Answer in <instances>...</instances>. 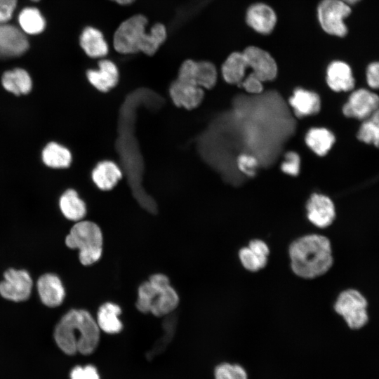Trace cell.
<instances>
[{
    "label": "cell",
    "mask_w": 379,
    "mask_h": 379,
    "mask_svg": "<svg viewBox=\"0 0 379 379\" xmlns=\"http://www.w3.org/2000/svg\"><path fill=\"white\" fill-rule=\"evenodd\" d=\"M58 347L65 354L93 353L100 340V328L85 310L72 309L57 324L53 333Z\"/></svg>",
    "instance_id": "6da1fadb"
},
{
    "label": "cell",
    "mask_w": 379,
    "mask_h": 379,
    "mask_svg": "<svg viewBox=\"0 0 379 379\" xmlns=\"http://www.w3.org/2000/svg\"><path fill=\"white\" fill-rule=\"evenodd\" d=\"M148 20L144 15L136 14L123 21L113 36V46L121 54L142 52L152 56L159 50L167 37V31L162 23H155L149 32H145Z\"/></svg>",
    "instance_id": "7a4b0ae2"
},
{
    "label": "cell",
    "mask_w": 379,
    "mask_h": 379,
    "mask_svg": "<svg viewBox=\"0 0 379 379\" xmlns=\"http://www.w3.org/2000/svg\"><path fill=\"white\" fill-rule=\"evenodd\" d=\"M293 272L304 279H314L328 271L333 265L329 239L319 234L301 237L288 249Z\"/></svg>",
    "instance_id": "3957f363"
},
{
    "label": "cell",
    "mask_w": 379,
    "mask_h": 379,
    "mask_svg": "<svg viewBox=\"0 0 379 379\" xmlns=\"http://www.w3.org/2000/svg\"><path fill=\"white\" fill-rule=\"evenodd\" d=\"M179 304V296L168 277L161 273L150 276L138 287L136 308L142 313L156 317L171 314Z\"/></svg>",
    "instance_id": "277c9868"
},
{
    "label": "cell",
    "mask_w": 379,
    "mask_h": 379,
    "mask_svg": "<svg viewBox=\"0 0 379 379\" xmlns=\"http://www.w3.org/2000/svg\"><path fill=\"white\" fill-rule=\"evenodd\" d=\"M67 247L79 251V260L91 265L100 260L102 253V234L99 226L91 221L80 220L70 229L65 240Z\"/></svg>",
    "instance_id": "5b68a950"
},
{
    "label": "cell",
    "mask_w": 379,
    "mask_h": 379,
    "mask_svg": "<svg viewBox=\"0 0 379 379\" xmlns=\"http://www.w3.org/2000/svg\"><path fill=\"white\" fill-rule=\"evenodd\" d=\"M367 306L366 298L359 291L350 288L339 294L334 310L350 328L359 329L368 321Z\"/></svg>",
    "instance_id": "8992f818"
},
{
    "label": "cell",
    "mask_w": 379,
    "mask_h": 379,
    "mask_svg": "<svg viewBox=\"0 0 379 379\" xmlns=\"http://www.w3.org/2000/svg\"><path fill=\"white\" fill-rule=\"evenodd\" d=\"M351 8L341 0H324L318 8V16L322 28L327 33L343 37L347 33L344 19Z\"/></svg>",
    "instance_id": "52a82bcc"
},
{
    "label": "cell",
    "mask_w": 379,
    "mask_h": 379,
    "mask_svg": "<svg viewBox=\"0 0 379 379\" xmlns=\"http://www.w3.org/2000/svg\"><path fill=\"white\" fill-rule=\"evenodd\" d=\"M33 287V281L25 270L8 269L0 282V295L6 300L13 302L27 300Z\"/></svg>",
    "instance_id": "ba28073f"
},
{
    "label": "cell",
    "mask_w": 379,
    "mask_h": 379,
    "mask_svg": "<svg viewBox=\"0 0 379 379\" xmlns=\"http://www.w3.org/2000/svg\"><path fill=\"white\" fill-rule=\"evenodd\" d=\"M379 109V95L367 88L353 91L343 107V114L348 118L364 121Z\"/></svg>",
    "instance_id": "9c48e42d"
},
{
    "label": "cell",
    "mask_w": 379,
    "mask_h": 379,
    "mask_svg": "<svg viewBox=\"0 0 379 379\" xmlns=\"http://www.w3.org/2000/svg\"><path fill=\"white\" fill-rule=\"evenodd\" d=\"M30 46L27 36L10 22L0 23V58H14L25 54Z\"/></svg>",
    "instance_id": "30bf717a"
},
{
    "label": "cell",
    "mask_w": 379,
    "mask_h": 379,
    "mask_svg": "<svg viewBox=\"0 0 379 379\" xmlns=\"http://www.w3.org/2000/svg\"><path fill=\"white\" fill-rule=\"evenodd\" d=\"M306 209L310 222L319 228L328 227L335 218L333 202L324 194L315 193L311 195L307 203Z\"/></svg>",
    "instance_id": "8fae6325"
},
{
    "label": "cell",
    "mask_w": 379,
    "mask_h": 379,
    "mask_svg": "<svg viewBox=\"0 0 379 379\" xmlns=\"http://www.w3.org/2000/svg\"><path fill=\"white\" fill-rule=\"evenodd\" d=\"M248 67L253 69L260 81H267L275 78L277 67L274 60L265 51L255 46L248 47L243 53Z\"/></svg>",
    "instance_id": "7c38bea8"
},
{
    "label": "cell",
    "mask_w": 379,
    "mask_h": 379,
    "mask_svg": "<svg viewBox=\"0 0 379 379\" xmlns=\"http://www.w3.org/2000/svg\"><path fill=\"white\" fill-rule=\"evenodd\" d=\"M170 98L178 107L187 110L197 108L204 97V89L197 85L180 81L175 79L170 85Z\"/></svg>",
    "instance_id": "4fadbf2b"
},
{
    "label": "cell",
    "mask_w": 379,
    "mask_h": 379,
    "mask_svg": "<svg viewBox=\"0 0 379 379\" xmlns=\"http://www.w3.org/2000/svg\"><path fill=\"white\" fill-rule=\"evenodd\" d=\"M36 289L41 302L48 307L60 305L65 297V290L60 277L53 273H45L36 281Z\"/></svg>",
    "instance_id": "5bb4252c"
},
{
    "label": "cell",
    "mask_w": 379,
    "mask_h": 379,
    "mask_svg": "<svg viewBox=\"0 0 379 379\" xmlns=\"http://www.w3.org/2000/svg\"><path fill=\"white\" fill-rule=\"evenodd\" d=\"M86 78L90 84L101 93H107L114 88L119 79L117 65L111 60L103 59L98 62V69H89Z\"/></svg>",
    "instance_id": "9a60e30c"
},
{
    "label": "cell",
    "mask_w": 379,
    "mask_h": 379,
    "mask_svg": "<svg viewBox=\"0 0 379 379\" xmlns=\"http://www.w3.org/2000/svg\"><path fill=\"white\" fill-rule=\"evenodd\" d=\"M269 254L270 249L265 241L253 239L248 246L240 249L239 258L246 270L257 272L265 267Z\"/></svg>",
    "instance_id": "2e32d148"
},
{
    "label": "cell",
    "mask_w": 379,
    "mask_h": 379,
    "mask_svg": "<svg viewBox=\"0 0 379 379\" xmlns=\"http://www.w3.org/2000/svg\"><path fill=\"white\" fill-rule=\"evenodd\" d=\"M326 83L335 92H348L354 89L355 79L350 66L343 61H333L326 70Z\"/></svg>",
    "instance_id": "e0dca14e"
},
{
    "label": "cell",
    "mask_w": 379,
    "mask_h": 379,
    "mask_svg": "<svg viewBox=\"0 0 379 379\" xmlns=\"http://www.w3.org/2000/svg\"><path fill=\"white\" fill-rule=\"evenodd\" d=\"M4 89L15 96L28 95L33 88V80L25 68L17 67L4 72L1 77Z\"/></svg>",
    "instance_id": "ac0fdd59"
},
{
    "label": "cell",
    "mask_w": 379,
    "mask_h": 379,
    "mask_svg": "<svg viewBox=\"0 0 379 379\" xmlns=\"http://www.w3.org/2000/svg\"><path fill=\"white\" fill-rule=\"evenodd\" d=\"M122 178V171L119 166L112 161L99 162L91 173L94 184L101 190H112Z\"/></svg>",
    "instance_id": "d6986e66"
},
{
    "label": "cell",
    "mask_w": 379,
    "mask_h": 379,
    "mask_svg": "<svg viewBox=\"0 0 379 379\" xmlns=\"http://www.w3.org/2000/svg\"><path fill=\"white\" fill-rule=\"evenodd\" d=\"M79 44L85 53L92 58H103L109 51L102 32L91 26L86 27L81 32Z\"/></svg>",
    "instance_id": "ffe728a7"
},
{
    "label": "cell",
    "mask_w": 379,
    "mask_h": 379,
    "mask_svg": "<svg viewBox=\"0 0 379 379\" xmlns=\"http://www.w3.org/2000/svg\"><path fill=\"white\" fill-rule=\"evenodd\" d=\"M41 158L46 166L53 169L67 168L72 162L71 151L55 141L46 144L41 150Z\"/></svg>",
    "instance_id": "44dd1931"
},
{
    "label": "cell",
    "mask_w": 379,
    "mask_h": 379,
    "mask_svg": "<svg viewBox=\"0 0 379 379\" xmlns=\"http://www.w3.org/2000/svg\"><path fill=\"white\" fill-rule=\"evenodd\" d=\"M18 24L19 28L27 36H36L45 31L47 22L39 8L35 6H26L18 14Z\"/></svg>",
    "instance_id": "7402d4cb"
},
{
    "label": "cell",
    "mask_w": 379,
    "mask_h": 379,
    "mask_svg": "<svg viewBox=\"0 0 379 379\" xmlns=\"http://www.w3.org/2000/svg\"><path fill=\"white\" fill-rule=\"evenodd\" d=\"M289 103L297 117H305L318 113L321 108V100L318 94L298 88L289 99Z\"/></svg>",
    "instance_id": "603a6c76"
},
{
    "label": "cell",
    "mask_w": 379,
    "mask_h": 379,
    "mask_svg": "<svg viewBox=\"0 0 379 379\" xmlns=\"http://www.w3.org/2000/svg\"><path fill=\"white\" fill-rule=\"evenodd\" d=\"M59 208L65 218L78 222L86 214V206L74 189L66 190L59 198Z\"/></svg>",
    "instance_id": "cb8c5ba5"
},
{
    "label": "cell",
    "mask_w": 379,
    "mask_h": 379,
    "mask_svg": "<svg viewBox=\"0 0 379 379\" xmlns=\"http://www.w3.org/2000/svg\"><path fill=\"white\" fill-rule=\"evenodd\" d=\"M246 18L248 25L262 34L270 32L276 23V15L273 10L262 4L252 6L248 11Z\"/></svg>",
    "instance_id": "d4e9b609"
},
{
    "label": "cell",
    "mask_w": 379,
    "mask_h": 379,
    "mask_svg": "<svg viewBox=\"0 0 379 379\" xmlns=\"http://www.w3.org/2000/svg\"><path fill=\"white\" fill-rule=\"evenodd\" d=\"M121 313L119 305L109 302L102 304L97 314L96 322L100 329L109 334L121 332L123 328V324L119 318Z\"/></svg>",
    "instance_id": "484cf974"
},
{
    "label": "cell",
    "mask_w": 379,
    "mask_h": 379,
    "mask_svg": "<svg viewBox=\"0 0 379 379\" xmlns=\"http://www.w3.org/2000/svg\"><path fill=\"white\" fill-rule=\"evenodd\" d=\"M307 146L319 156H325L335 142L333 133L324 128L310 129L305 138Z\"/></svg>",
    "instance_id": "4316f807"
},
{
    "label": "cell",
    "mask_w": 379,
    "mask_h": 379,
    "mask_svg": "<svg viewBox=\"0 0 379 379\" xmlns=\"http://www.w3.org/2000/svg\"><path fill=\"white\" fill-rule=\"evenodd\" d=\"M246 68L248 65L243 53H233L224 62L222 74L227 83L239 84L244 79Z\"/></svg>",
    "instance_id": "83f0119b"
},
{
    "label": "cell",
    "mask_w": 379,
    "mask_h": 379,
    "mask_svg": "<svg viewBox=\"0 0 379 379\" xmlns=\"http://www.w3.org/2000/svg\"><path fill=\"white\" fill-rule=\"evenodd\" d=\"M357 138L360 142L379 148V109L362 121Z\"/></svg>",
    "instance_id": "f1b7e54d"
},
{
    "label": "cell",
    "mask_w": 379,
    "mask_h": 379,
    "mask_svg": "<svg viewBox=\"0 0 379 379\" xmlns=\"http://www.w3.org/2000/svg\"><path fill=\"white\" fill-rule=\"evenodd\" d=\"M217 70L213 63L208 61L196 62L195 80L201 88L210 89L217 81Z\"/></svg>",
    "instance_id": "f546056e"
},
{
    "label": "cell",
    "mask_w": 379,
    "mask_h": 379,
    "mask_svg": "<svg viewBox=\"0 0 379 379\" xmlns=\"http://www.w3.org/2000/svg\"><path fill=\"white\" fill-rule=\"evenodd\" d=\"M215 379H248L246 370L239 364L222 363L217 366Z\"/></svg>",
    "instance_id": "4dcf8cb0"
},
{
    "label": "cell",
    "mask_w": 379,
    "mask_h": 379,
    "mask_svg": "<svg viewBox=\"0 0 379 379\" xmlns=\"http://www.w3.org/2000/svg\"><path fill=\"white\" fill-rule=\"evenodd\" d=\"M258 165V162L256 158L246 154L239 155L237 159L239 169L248 176H253L255 174Z\"/></svg>",
    "instance_id": "1f68e13d"
},
{
    "label": "cell",
    "mask_w": 379,
    "mask_h": 379,
    "mask_svg": "<svg viewBox=\"0 0 379 379\" xmlns=\"http://www.w3.org/2000/svg\"><path fill=\"white\" fill-rule=\"evenodd\" d=\"M300 160L298 154L289 152L285 156V161L281 166V171L291 175H297L300 171Z\"/></svg>",
    "instance_id": "d6a6232c"
},
{
    "label": "cell",
    "mask_w": 379,
    "mask_h": 379,
    "mask_svg": "<svg viewBox=\"0 0 379 379\" xmlns=\"http://www.w3.org/2000/svg\"><path fill=\"white\" fill-rule=\"evenodd\" d=\"M70 379H100L95 367L92 365L76 366L70 373Z\"/></svg>",
    "instance_id": "836d02e7"
},
{
    "label": "cell",
    "mask_w": 379,
    "mask_h": 379,
    "mask_svg": "<svg viewBox=\"0 0 379 379\" xmlns=\"http://www.w3.org/2000/svg\"><path fill=\"white\" fill-rule=\"evenodd\" d=\"M18 0H0V23L9 22L13 17Z\"/></svg>",
    "instance_id": "e575fe53"
},
{
    "label": "cell",
    "mask_w": 379,
    "mask_h": 379,
    "mask_svg": "<svg viewBox=\"0 0 379 379\" xmlns=\"http://www.w3.org/2000/svg\"><path fill=\"white\" fill-rule=\"evenodd\" d=\"M366 80L369 88L379 89V61L373 62L367 66Z\"/></svg>",
    "instance_id": "d590c367"
},
{
    "label": "cell",
    "mask_w": 379,
    "mask_h": 379,
    "mask_svg": "<svg viewBox=\"0 0 379 379\" xmlns=\"http://www.w3.org/2000/svg\"><path fill=\"white\" fill-rule=\"evenodd\" d=\"M262 82V81L252 73L244 81H241L239 85L244 88L247 92L257 94L261 93L263 89Z\"/></svg>",
    "instance_id": "8d00e7d4"
},
{
    "label": "cell",
    "mask_w": 379,
    "mask_h": 379,
    "mask_svg": "<svg viewBox=\"0 0 379 379\" xmlns=\"http://www.w3.org/2000/svg\"><path fill=\"white\" fill-rule=\"evenodd\" d=\"M111 1L118 4L125 6V5H129L133 3L135 0H111Z\"/></svg>",
    "instance_id": "74e56055"
},
{
    "label": "cell",
    "mask_w": 379,
    "mask_h": 379,
    "mask_svg": "<svg viewBox=\"0 0 379 379\" xmlns=\"http://www.w3.org/2000/svg\"><path fill=\"white\" fill-rule=\"evenodd\" d=\"M347 5L355 4L361 0H341Z\"/></svg>",
    "instance_id": "f35d334b"
},
{
    "label": "cell",
    "mask_w": 379,
    "mask_h": 379,
    "mask_svg": "<svg viewBox=\"0 0 379 379\" xmlns=\"http://www.w3.org/2000/svg\"><path fill=\"white\" fill-rule=\"evenodd\" d=\"M29 1H32V2H38V1H39L40 0H29Z\"/></svg>",
    "instance_id": "ab89813d"
}]
</instances>
